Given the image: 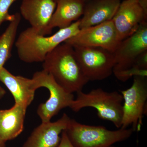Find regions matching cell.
Listing matches in <instances>:
<instances>
[{"mask_svg":"<svg viewBox=\"0 0 147 147\" xmlns=\"http://www.w3.org/2000/svg\"><path fill=\"white\" fill-rule=\"evenodd\" d=\"M57 147H74L69 139L65 130L62 132L60 142Z\"/></svg>","mask_w":147,"mask_h":147,"instance_id":"obj_21","label":"cell"},{"mask_svg":"<svg viewBox=\"0 0 147 147\" xmlns=\"http://www.w3.org/2000/svg\"><path fill=\"white\" fill-rule=\"evenodd\" d=\"M20 13H16L5 31L0 36V71L11 56V50L16 41V34L21 21Z\"/></svg>","mask_w":147,"mask_h":147,"instance_id":"obj_17","label":"cell"},{"mask_svg":"<svg viewBox=\"0 0 147 147\" xmlns=\"http://www.w3.org/2000/svg\"><path fill=\"white\" fill-rule=\"evenodd\" d=\"M56 8L47 28L48 35L53 29H63L78 21L84 13L85 2L82 0H54Z\"/></svg>","mask_w":147,"mask_h":147,"instance_id":"obj_15","label":"cell"},{"mask_svg":"<svg viewBox=\"0 0 147 147\" xmlns=\"http://www.w3.org/2000/svg\"><path fill=\"white\" fill-rule=\"evenodd\" d=\"M32 79L37 88H46L50 92V97L44 103L40 104L37 113L42 122L51 121L54 116L63 108H70L75 99L73 93L69 92L62 87L46 71L42 70L36 71Z\"/></svg>","mask_w":147,"mask_h":147,"instance_id":"obj_6","label":"cell"},{"mask_svg":"<svg viewBox=\"0 0 147 147\" xmlns=\"http://www.w3.org/2000/svg\"><path fill=\"white\" fill-rule=\"evenodd\" d=\"M6 91L4 89L0 86V99H1L5 95Z\"/></svg>","mask_w":147,"mask_h":147,"instance_id":"obj_23","label":"cell"},{"mask_svg":"<svg viewBox=\"0 0 147 147\" xmlns=\"http://www.w3.org/2000/svg\"><path fill=\"white\" fill-rule=\"evenodd\" d=\"M0 147H6L5 143L2 142L0 140Z\"/></svg>","mask_w":147,"mask_h":147,"instance_id":"obj_24","label":"cell"},{"mask_svg":"<svg viewBox=\"0 0 147 147\" xmlns=\"http://www.w3.org/2000/svg\"><path fill=\"white\" fill-rule=\"evenodd\" d=\"M82 1H83L85 2V3L86 2L88 1H89L90 0H82Z\"/></svg>","mask_w":147,"mask_h":147,"instance_id":"obj_25","label":"cell"},{"mask_svg":"<svg viewBox=\"0 0 147 147\" xmlns=\"http://www.w3.org/2000/svg\"><path fill=\"white\" fill-rule=\"evenodd\" d=\"M0 81L10 91L15 103L27 108L31 104L38 89L32 78L15 76L3 67L0 71Z\"/></svg>","mask_w":147,"mask_h":147,"instance_id":"obj_13","label":"cell"},{"mask_svg":"<svg viewBox=\"0 0 147 147\" xmlns=\"http://www.w3.org/2000/svg\"><path fill=\"white\" fill-rule=\"evenodd\" d=\"M65 131L74 147H110L129 139L134 131L132 128L109 130L105 127L87 125L71 119Z\"/></svg>","mask_w":147,"mask_h":147,"instance_id":"obj_4","label":"cell"},{"mask_svg":"<svg viewBox=\"0 0 147 147\" xmlns=\"http://www.w3.org/2000/svg\"><path fill=\"white\" fill-rule=\"evenodd\" d=\"M80 30L79 19L50 36L39 34L31 27L28 28L21 32L15 41L18 57L26 63L43 62L49 53Z\"/></svg>","mask_w":147,"mask_h":147,"instance_id":"obj_2","label":"cell"},{"mask_svg":"<svg viewBox=\"0 0 147 147\" xmlns=\"http://www.w3.org/2000/svg\"><path fill=\"white\" fill-rule=\"evenodd\" d=\"M113 21L81 29L65 42L72 46L98 47L114 53L120 42Z\"/></svg>","mask_w":147,"mask_h":147,"instance_id":"obj_8","label":"cell"},{"mask_svg":"<svg viewBox=\"0 0 147 147\" xmlns=\"http://www.w3.org/2000/svg\"><path fill=\"white\" fill-rule=\"evenodd\" d=\"M133 67L143 69H147V51L139 55L136 59Z\"/></svg>","mask_w":147,"mask_h":147,"instance_id":"obj_20","label":"cell"},{"mask_svg":"<svg viewBox=\"0 0 147 147\" xmlns=\"http://www.w3.org/2000/svg\"><path fill=\"white\" fill-rule=\"evenodd\" d=\"M121 0H90L85 3L80 28L96 26L112 20Z\"/></svg>","mask_w":147,"mask_h":147,"instance_id":"obj_14","label":"cell"},{"mask_svg":"<svg viewBox=\"0 0 147 147\" xmlns=\"http://www.w3.org/2000/svg\"><path fill=\"white\" fill-rule=\"evenodd\" d=\"M146 77L134 76L130 88L120 91L123 97V116L121 128L131 125L134 131H139L146 114L147 100Z\"/></svg>","mask_w":147,"mask_h":147,"instance_id":"obj_7","label":"cell"},{"mask_svg":"<svg viewBox=\"0 0 147 147\" xmlns=\"http://www.w3.org/2000/svg\"><path fill=\"white\" fill-rule=\"evenodd\" d=\"M42 63V70L71 93L82 91L89 82L80 67L73 47L65 42L49 53Z\"/></svg>","mask_w":147,"mask_h":147,"instance_id":"obj_1","label":"cell"},{"mask_svg":"<svg viewBox=\"0 0 147 147\" xmlns=\"http://www.w3.org/2000/svg\"><path fill=\"white\" fill-rule=\"evenodd\" d=\"M110 147H115L113 146H110Z\"/></svg>","mask_w":147,"mask_h":147,"instance_id":"obj_26","label":"cell"},{"mask_svg":"<svg viewBox=\"0 0 147 147\" xmlns=\"http://www.w3.org/2000/svg\"><path fill=\"white\" fill-rule=\"evenodd\" d=\"M71 118L64 113L56 121L42 122L34 129L21 147H57L60 134L68 126Z\"/></svg>","mask_w":147,"mask_h":147,"instance_id":"obj_12","label":"cell"},{"mask_svg":"<svg viewBox=\"0 0 147 147\" xmlns=\"http://www.w3.org/2000/svg\"><path fill=\"white\" fill-rule=\"evenodd\" d=\"M17 0H0V27L3 22L13 21L16 13L9 14V10L13 3Z\"/></svg>","mask_w":147,"mask_h":147,"instance_id":"obj_19","label":"cell"},{"mask_svg":"<svg viewBox=\"0 0 147 147\" xmlns=\"http://www.w3.org/2000/svg\"><path fill=\"white\" fill-rule=\"evenodd\" d=\"M116 78L123 82H126L132 76H140L146 77L147 69H143L133 67L127 70L114 74Z\"/></svg>","mask_w":147,"mask_h":147,"instance_id":"obj_18","label":"cell"},{"mask_svg":"<svg viewBox=\"0 0 147 147\" xmlns=\"http://www.w3.org/2000/svg\"><path fill=\"white\" fill-rule=\"evenodd\" d=\"M147 15L137 0L121 2L112 21L120 41L136 31L143 22H147Z\"/></svg>","mask_w":147,"mask_h":147,"instance_id":"obj_10","label":"cell"},{"mask_svg":"<svg viewBox=\"0 0 147 147\" xmlns=\"http://www.w3.org/2000/svg\"><path fill=\"white\" fill-rule=\"evenodd\" d=\"M138 2L145 14L147 15V0H139Z\"/></svg>","mask_w":147,"mask_h":147,"instance_id":"obj_22","label":"cell"},{"mask_svg":"<svg viewBox=\"0 0 147 147\" xmlns=\"http://www.w3.org/2000/svg\"><path fill=\"white\" fill-rule=\"evenodd\" d=\"M76 94V98L69 108L74 112H79L86 107L95 108L99 118L110 121L117 128H121L123 102L121 93L117 91L106 92L98 88L88 93L81 91Z\"/></svg>","mask_w":147,"mask_h":147,"instance_id":"obj_3","label":"cell"},{"mask_svg":"<svg viewBox=\"0 0 147 147\" xmlns=\"http://www.w3.org/2000/svg\"><path fill=\"white\" fill-rule=\"evenodd\" d=\"M27 108L15 103L11 108L0 110V140H13L22 133Z\"/></svg>","mask_w":147,"mask_h":147,"instance_id":"obj_16","label":"cell"},{"mask_svg":"<svg viewBox=\"0 0 147 147\" xmlns=\"http://www.w3.org/2000/svg\"><path fill=\"white\" fill-rule=\"evenodd\" d=\"M54 0H23L20 14L39 34L48 35L47 28L55 8Z\"/></svg>","mask_w":147,"mask_h":147,"instance_id":"obj_11","label":"cell"},{"mask_svg":"<svg viewBox=\"0 0 147 147\" xmlns=\"http://www.w3.org/2000/svg\"><path fill=\"white\" fill-rule=\"evenodd\" d=\"M137 1H139V0H137Z\"/></svg>","mask_w":147,"mask_h":147,"instance_id":"obj_27","label":"cell"},{"mask_svg":"<svg viewBox=\"0 0 147 147\" xmlns=\"http://www.w3.org/2000/svg\"><path fill=\"white\" fill-rule=\"evenodd\" d=\"M147 51V22H144L134 33L121 40L114 52V74L133 67L136 59Z\"/></svg>","mask_w":147,"mask_h":147,"instance_id":"obj_9","label":"cell"},{"mask_svg":"<svg viewBox=\"0 0 147 147\" xmlns=\"http://www.w3.org/2000/svg\"><path fill=\"white\" fill-rule=\"evenodd\" d=\"M72 47L80 67L89 81L104 80L113 74L114 53L100 47Z\"/></svg>","mask_w":147,"mask_h":147,"instance_id":"obj_5","label":"cell"}]
</instances>
